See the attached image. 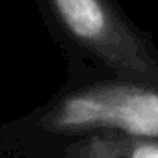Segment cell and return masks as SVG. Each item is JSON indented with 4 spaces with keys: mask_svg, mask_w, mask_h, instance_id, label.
Wrapping results in <instances>:
<instances>
[{
    "mask_svg": "<svg viewBox=\"0 0 158 158\" xmlns=\"http://www.w3.org/2000/svg\"><path fill=\"white\" fill-rule=\"evenodd\" d=\"M99 132L158 138V91L130 84L80 86L0 127L11 149Z\"/></svg>",
    "mask_w": 158,
    "mask_h": 158,
    "instance_id": "1",
    "label": "cell"
},
{
    "mask_svg": "<svg viewBox=\"0 0 158 158\" xmlns=\"http://www.w3.org/2000/svg\"><path fill=\"white\" fill-rule=\"evenodd\" d=\"M52 4L73 37L110 63L130 61L128 47L101 0H52Z\"/></svg>",
    "mask_w": 158,
    "mask_h": 158,
    "instance_id": "2",
    "label": "cell"
},
{
    "mask_svg": "<svg viewBox=\"0 0 158 158\" xmlns=\"http://www.w3.org/2000/svg\"><path fill=\"white\" fill-rule=\"evenodd\" d=\"M0 158H19V156L10 149V145L2 139V136H0Z\"/></svg>",
    "mask_w": 158,
    "mask_h": 158,
    "instance_id": "3",
    "label": "cell"
}]
</instances>
